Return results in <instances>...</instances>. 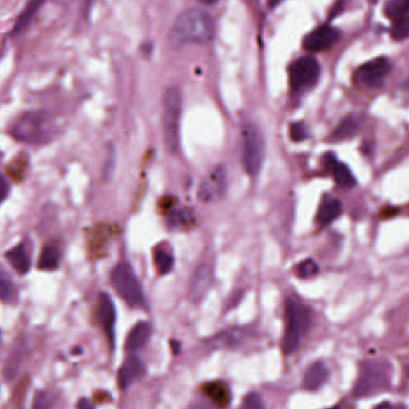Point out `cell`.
Returning a JSON list of instances; mask_svg holds the SVG:
<instances>
[{
	"mask_svg": "<svg viewBox=\"0 0 409 409\" xmlns=\"http://www.w3.org/2000/svg\"><path fill=\"white\" fill-rule=\"evenodd\" d=\"M214 35V22L209 13L193 8L182 13L169 34V44L174 48L185 44H207Z\"/></svg>",
	"mask_w": 409,
	"mask_h": 409,
	"instance_id": "1",
	"label": "cell"
},
{
	"mask_svg": "<svg viewBox=\"0 0 409 409\" xmlns=\"http://www.w3.org/2000/svg\"><path fill=\"white\" fill-rule=\"evenodd\" d=\"M285 332L281 341L283 352L285 356L294 353L309 330L311 325V311L299 299L290 298L285 308Z\"/></svg>",
	"mask_w": 409,
	"mask_h": 409,
	"instance_id": "2",
	"label": "cell"
},
{
	"mask_svg": "<svg viewBox=\"0 0 409 409\" xmlns=\"http://www.w3.org/2000/svg\"><path fill=\"white\" fill-rule=\"evenodd\" d=\"M13 139L25 144H44L51 136L48 120L42 112H25L10 129Z\"/></svg>",
	"mask_w": 409,
	"mask_h": 409,
	"instance_id": "3",
	"label": "cell"
},
{
	"mask_svg": "<svg viewBox=\"0 0 409 409\" xmlns=\"http://www.w3.org/2000/svg\"><path fill=\"white\" fill-rule=\"evenodd\" d=\"M181 93L178 89L169 88L163 98V138L165 148L176 153L180 146Z\"/></svg>",
	"mask_w": 409,
	"mask_h": 409,
	"instance_id": "4",
	"label": "cell"
},
{
	"mask_svg": "<svg viewBox=\"0 0 409 409\" xmlns=\"http://www.w3.org/2000/svg\"><path fill=\"white\" fill-rule=\"evenodd\" d=\"M112 285L117 294L124 299L129 306L132 308H145L146 301H145L144 290L141 286V281L136 275L132 267L121 262L112 269Z\"/></svg>",
	"mask_w": 409,
	"mask_h": 409,
	"instance_id": "5",
	"label": "cell"
},
{
	"mask_svg": "<svg viewBox=\"0 0 409 409\" xmlns=\"http://www.w3.org/2000/svg\"><path fill=\"white\" fill-rule=\"evenodd\" d=\"M242 136H243V151H242L243 167L250 176H257V174L260 173L261 167L265 160V138L260 129L253 124L245 126Z\"/></svg>",
	"mask_w": 409,
	"mask_h": 409,
	"instance_id": "6",
	"label": "cell"
},
{
	"mask_svg": "<svg viewBox=\"0 0 409 409\" xmlns=\"http://www.w3.org/2000/svg\"><path fill=\"white\" fill-rule=\"evenodd\" d=\"M389 368L381 361H365L361 364V373L354 388V395L365 397L379 393L389 385Z\"/></svg>",
	"mask_w": 409,
	"mask_h": 409,
	"instance_id": "7",
	"label": "cell"
},
{
	"mask_svg": "<svg viewBox=\"0 0 409 409\" xmlns=\"http://www.w3.org/2000/svg\"><path fill=\"white\" fill-rule=\"evenodd\" d=\"M321 72L318 61L313 56H303L290 66V84L293 90H304L316 83Z\"/></svg>",
	"mask_w": 409,
	"mask_h": 409,
	"instance_id": "8",
	"label": "cell"
},
{
	"mask_svg": "<svg viewBox=\"0 0 409 409\" xmlns=\"http://www.w3.org/2000/svg\"><path fill=\"white\" fill-rule=\"evenodd\" d=\"M391 65L387 58H376L373 60L361 65L354 74L356 81L366 86H378L382 84L387 74L389 73Z\"/></svg>",
	"mask_w": 409,
	"mask_h": 409,
	"instance_id": "9",
	"label": "cell"
},
{
	"mask_svg": "<svg viewBox=\"0 0 409 409\" xmlns=\"http://www.w3.org/2000/svg\"><path fill=\"white\" fill-rule=\"evenodd\" d=\"M225 189H226V170L223 165H219L204 177L197 194L202 202H213L223 197Z\"/></svg>",
	"mask_w": 409,
	"mask_h": 409,
	"instance_id": "10",
	"label": "cell"
},
{
	"mask_svg": "<svg viewBox=\"0 0 409 409\" xmlns=\"http://www.w3.org/2000/svg\"><path fill=\"white\" fill-rule=\"evenodd\" d=\"M340 37V32L329 25H322L308 34L303 41V46L309 52H322L330 48Z\"/></svg>",
	"mask_w": 409,
	"mask_h": 409,
	"instance_id": "11",
	"label": "cell"
},
{
	"mask_svg": "<svg viewBox=\"0 0 409 409\" xmlns=\"http://www.w3.org/2000/svg\"><path fill=\"white\" fill-rule=\"evenodd\" d=\"M145 375H146V366L141 358L134 353L129 354V357L124 359L117 373L121 389H129L134 383L141 381Z\"/></svg>",
	"mask_w": 409,
	"mask_h": 409,
	"instance_id": "12",
	"label": "cell"
},
{
	"mask_svg": "<svg viewBox=\"0 0 409 409\" xmlns=\"http://www.w3.org/2000/svg\"><path fill=\"white\" fill-rule=\"evenodd\" d=\"M98 317L100 325L105 330L110 347L115 344V323H117V311L112 298L107 293H100L98 298Z\"/></svg>",
	"mask_w": 409,
	"mask_h": 409,
	"instance_id": "13",
	"label": "cell"
},
{
	"mask_svg": "<svg viewBox=\"0 0 409 409\" xmlns=\"http://www.w3.org/2000/svg\"><path fill=\"white\" fill-rule=\"evenodd\" d=\"M201 393L204 398L217 409L228 408L233 400L231 389L224 381L206 382L201 387Z\"/></svg>",
	"mask_w": 409,
	"mask_h": 409,
	"instance_id": "14",
	"label": "cell"
},
{
	"mask_svg": "<svg viewBox=\"0 0 409 409\" xmlns=\"http://www.w3.org/2000/svg\"><path fill=\"white\" fill-rule=\"evenodd\" d=\"M212 284V269L206 264H201L194 269L189 283V298L193 301H200L206 296Z\"/></svg>",
	"mask_w": 409,
	"mask_h": 409,
	"instance_id": "15",
	"label": "cell"
},
{
	"mask_svg": "<svg viewBox=\"0 0 409 409\" xmlns=\"http://www.w3.org/2000/svg\"><path fill=\"white\" fill-rule=\"evenodd\" d=\"M151 334H152V327L149 322H138L127 335V339L124 342V349L129 353H136L138 351H141L149 342Z\"/></svg>",
	"mask_w": 409,
	"mask_h": 409,
	"instance_id": "16",
	"label": "cell"
},
{
	"mask_svg": "<svg viewBox=\"0 0 409 409\" xmlns=\"http://www.w3.org/2000/svg\"><path fill=\"white\" fill-rule=\"evenodd\" d=\"M329 370L323 361H315L305 370L301 385L308 391H316L328 381Z\"/></svg>",
	"mask_w": 409,
	"mask_h": 409,
	"instance_id": "17",
	"label": "cell"
},
{
	"mask_svg": "<svg viewBox=\"0 0 409 409\" xmlns=\"http://www.w3.org/2000/svg\"><path fill=\"white\" fill-rule=\"evenodd\" d=\"M5 257L11 267L20 275L28 274L32 268V257L25 243H20L13 248L8 249L5 253Z\"/></svg>",
	"mask_w": 409,
	"mask_h": 409,
	"instance_id": "18",
	"label": "cell"
},
{
	"mask_svg": "<svg viewBox=\"0 0 409 409\" xmlns=\"http://www.w3.org/2000/svg\"><path fill=\"white\" fill-rule=\"evenodd\" d=\"M325 167L332 170L334 180L337 181V185L345 187V188H349V187H353L356 185V178H354L352 171L349 170L347 165L337 162L333 153L325 155Z\"/></svg>",
	"mask_w": 409,
	"mask_h": 409,
	"instance_id": "19",
	"label": "cell"
},
{
	"mask_svg": "<svg viewBox=\"0 0 409 409\" xmlns=\"http://www.w3.org/2000/svg\"><path fill=\"white\" fill-rule=\"evenodd\" d=\"M61 261V252L59 247L53 243L46 245L41 252L40 259H39V264L37 267L41 271H46V272H53L56 269L59 268Z\"/></svg>",
	"mask_w": 409,
	"mask_h": 409,
	"instance_id": "20",
	"label": "cell"
},
{
	"mask_svg": "<svg viewBox=\"0 0 409 409\" xmlns=\"http://www.w3.org/2000/svg\"><path fill=\"white\" fill-rule=\"evenodd\" d=\"M44 1L46 0H30L28 4L25 5V10L20 13L16 23L13 25V34H20L27 29L32 18L39 13V10L44 5Z\"/></svg>",
	"mask_w": 409,
	"mask_h": 409,
	"instance_id": "21",
	"label": "cell"
},
{
	"mask_svg": "<svg viewBox=\"0 0 409 409\" xmlns=\"http://www.w3.org/2000/svg\"><path fill=\"white\" fill-rule=\"evenodd\" d=\"M341 212H342V204L340 201L337 199H328L318 209L317 221L322 225L330 224L332 221L340 217Z\"/></svg>",
	"mask_w": 409,
	"mask_h": 409,
	"instance_id": "22",
	"label": "cell"
},
{
	"mask_svg": "<svg viewBox=\"0 0 409 409\" xmlns=\"http://www.w3.org/2000/svg\"><path fill=\"white\" fill-rule=\"evenodd\" d=\"M358 131H359V122L357 119L353 117H346L345 120L341 121L340 124H337V129H334V132L330 136V141H341L349 139L356 136Z\"/></svg>",
	"mask_w": 409,
	"mask_h": 409,
	"instance_id": "23",
	"label": "cell"
},
{
	"mask_svg": "<svg viewBox=\"0 0 409 409\" xmlns=\"http://www.w3.org/2000/svg\"><path fill=\"white\" fill-rule=\"evenodd\" d=\"M384 11L388 18L394 22L403 18L409 13V0H388Z\"/></svg>",
	"mask_w": 409,
	"mask_h": 409,
	"instance_id": "24",
	"label": "cell"
},
{
	"mask_svg": "<svg viewBox=\"0 0 409 409\" xmlns=\"http://www.w3.org/2000/svg\"><path fill=\"white\" fill-rule=\"evenodd\" d=\"M155 265L161 274H168L174 267V257L165 249H157L155 252Z\"/></svg>",
	"mask_w": 409,
	"mask_h": 409,
	"instance_id": "25",
	"label": "cell"
},
{
	"mask_svg": "<svg viewBox=\"0 0 409 409\" xmlns=\"http://www.w3.org/2000/svg\"><path fill=\"white\" fill-rule=\"evenodd\" d=\"M16 298V287L5 273L0 272V301L11 303Z\"/></svg>",
	"mask_w": 409,
	"mask_h": 409,
	"instance_id": "26",
	"label": "cell"
},
{
	"mask_svg": "<svg viewBox=\"0 0 409 409\" xmlns=\"http://www.w3.org/2000/svg\"><path fill=\"white\" fill-rule=\"evenodd\" d=\"M28 169V160L27 157H18L11 164L8 165V171L10 177L15 181H22L25 178V173Z\"/></svg>",
	"mask_w": 409,
	"mask_h": 409,
	"instance_id": "27",
	"label": "cell"
},
{
	"mask_svg": "<svg viewBox=\"0 0 409 409\" xmlns=\"http://www.w3.org/2000/svg\"><path fill=\"white\" fill-rule=\"evenodd\" d=\"M391 37L395 41H403L409 37V17H403L394 22Z\"/></svg>",
	"mask_w": 409,
	"mask_h": 409,
	"instance_id": "28",
	"label": "cell"
},
{
	"mask_svg": "<svg viewBox=\"0 0 409 409\" xmlns=\"http://www.w3.org/2000/svg\"><path fill=\"white\" fill-rule=\"evenodd\" d=\"M238 409H267L266 408L264 398L261 397L260 394L257 391H250L247 394L243 400H242L241 405Z\"/></svg>",
	"mask_w": 409,
	"mask_h": 409,
	"instance_id": "29",
	"label": "cell"
},
{
	"mask_svg": "<svg viewBox=\"0 0 409 409\" xmlns=\"http://www.w3.org/2000/svg\"><path fill=\"white\" fill-rule=\"evenodd\" d=\"M317 273H318V266L311 259L303 261L301 265L298 266V277L301 278V279H309V278L315 277Z\"/></svg>",
	"mask_w": 409,
	"mask_h": 409,
	"instance_id": "30",
	"label": "cell"
},
{
	"mask_svg": "<svg viewBox=\"0 0 409 409\" xmlns=\"http://www.w3.org/2000/svg\"><path fill=\"white\" fill-rule=\"evenodd\" d=\"M20 365H22V359L20 358V354H15L11 358H8L4 368V376L8 381H11L16 377L17 372L20 371Z\"/></svg>",
	"mask_w": 409,
	"mask_h": 409,
	"instance_id": "31",
	"label": "cell"
},
{
	"mask_svg": "<svg viewBox=\"0 0 409 409\" xmlns=\"http://www.w3.org/2000/svg\"><path fill=\"white\" fill-rule=\"evenodd\" d=\"M52 401L46 391H37L34 396L32 409H51Z\"/></svg>",
	"mask_w": 409,
	"mask_h": 409,
	"instance_id": "32",
	"label": "cell"
},
{
	"mask_svg": "<svg viewBox=\"0 0 409 409\" xmlns=\"http://www.w3.org/2000/svg\"><path fill=\"white\" fill-rule=\"evenodd\" d=\"M290 136L292 138V141H304L306 136H308L304 124L303 122H294V124H291L290 126Z\"/></svg>",
	"mask_w": 409,
	"mask_h": 409,
	"instance_id": "33",
	"label": "cell"
},
{
	"mask_svg": "<svg viewBox=\"0 0 409 409\" xmlns=\"http://www.w3.org/2000/svg\"><path fill=\"white\" fill-rule=\"evenodd\" d=\"M175 218H176L177 223L183 225V226L192 225L194 223V213L190 209H181L180 212L176 213Z\"/></svg>",
	"mask_w": 409,
	"mask_h": 409,
	"instance_id": "34",
	"label": "cell"
},
{
	"mask_svg": "<svg viewBox=\"0 0 409 409\" xmlns=\"http://www.w3.org/2000/svg\"><path fill=\"white\" fill-rule=\"evenodd\" d=\"M10 193V186L4 175L0 173V204H3L8 197Z\"/></svg>",
	"mask_w": 409,
	"mask_h": 409,
	"instance_id": "35",
	"label": "cell"
},
{
	"mask_svg": "<svg viewBox=\"0 0 409 409\" xmlns=\"http://www.w3.org/2000/svg\"><path fill=\"white\" fill-rule=\"evenodd\" d=\"M77 409H96L95 408V405H93V402L90 401L89 398H81L78 403H77Z\"/></svg>",
	"mask_w": 409,
	"mask_h": 409,
	"instance_id": "36",
	"label": "cell"
},
{
	"mask_svg": "<svg viewBox=\"0 0 409 409\" xmlns=\"http://www.w3.org/2000/svg\"><path fill=\"white\" fill-rule=\"evenodd\" d=\"M398 209H394V207H387V209H383L381 212V217L383 218H390L396 216Z\"/></svg>",
	"mask_w": 409,
	"mask_h": 409,
	"instance_id": "37",
	"label": "cell"
},
{
	"mask_svg": "<svg viewBox=\"0 0 409 409\" xmlns=\"http://www.w3.org/2000/svg\"><path fill=\"white\" fill-rule=\"evenodd\" d=\"M375 409H393L389 402H383L381 405H378Z\"/></svg>",
	"mask_w": 409,
	"mask_h": 409,
	"instance_id": "38",
	"label": "cell"
},
{
	"mask_svg": "<svg viewBox=\"0 0 409 409\" xmlns=\"http://www.w3.org/2000/svg\"><path fill=\"white\" fill-rule=\"evenodd\" d=\"M201 1H204L206 4H212L214 1H217V0H201Z\"/></svg>",
	"mask_w": 409,
	"mask_h": 409,
	"instance_id": "39",
	"label": "cell"
},
{
	"mask_svg": "<svg viewBox=\"0 0 409 409\" xmlns=\"http://www.w3.org/2000/svg\"><path fill=\"white\" fill-rule=\"evenodd\" d=\"M271 1H272V4H277L280 0H271Z\"/></svg>",
	"mask_w": 409,
	"mask_h": 409,
	"instance_id": "40",
	"label": "cell"
},
{
	"mask_svg": "<svg viewBox=\"0 0 409 409\" xmlns=\"http://www.w3.org/2000/svg\"><path fill=\"white\" fill-rule=\"evenodd\" d=\"M330 409H340V407H337H337H333V408H330Z\"/></svg>",
	"mask_w": 409,
	"mask_h": 409,
	"instance_id": "41",
	"label": "cell"
},
{
	"mask_svg": "<svg viewBox=\"0 0 409 409\" xmlns=\"http://www.w3.org/2000/svg\"><path fill=\"white\" fill-rule=\"evenodd\" d=\"M0 340H1V333H0Z\"/></svg>",
	"mask_w": 409,
	"mask_h": 409,
	"instance_id": "42",
	"label": "cell"
},
{
	"mask_svg": "<svg viewBox=\"0 0 409 409\" xmlns=\"http://www.w3.org/2000/svg\"><path fill=\"white\" fill-rule=\"evenodd\" d=\"M408 209H409V206H408Z\"/></svg>",
	"mask_w": 409,
	"mask_h": 409,
	"instance_id": "43",
	"label": "cell"
}]
</instances>
